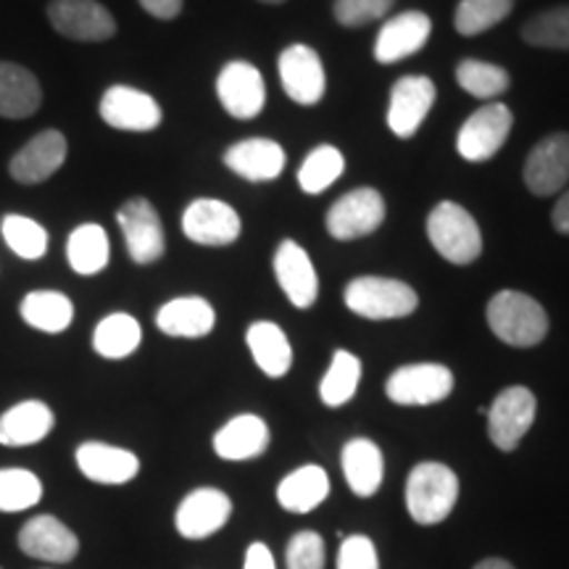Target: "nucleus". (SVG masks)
<instances>
[{"mask_svg":"<svg viewBox=\"0 0 569 569\" xmlns=\"http://www.w3.org/2000/svg\"><path fill=\"white\" fill-rule=\"evenodd\" d=\"M222 109L234 119H256L267 106V84L261 71L248 61H230L217 77Z\"/></svg>","mask_w":569,"mask_h":569,"instance_id":"nucleus-11","label":"nucleus"},{"mask_svg":"<svg viewBox=\"0 0 569 569\" xmlns=\"http://www.w3.org/2000/svg\"><path fill=\"white\" fill-rule=\"evenodd\" d=\"M48 19L67 40L106 42L117 34V21L98 0H51Z\"/></svg>","mask_w":569,"mask_h":569,"instance_id":"nucleus-9","label":"nucleus"},{"mask_svg":"<svg viewBox=\"0 0 569 569\" xmlns=\"http://www.w3.org/2000/svg\"><path fill=\"white\" fill-rule=\"evenodd\" d=\"M569 182V134L553 132L532 148L525 161V184L540 198L557 196Z\"/></svg>","mask_w":569,"mask_h":569,"instance_id":"nucleus-16","label":"nucleus"},{"mask_svg":"<svg viewBox=\"0 0 569 569\" xmlns=\"http://www.w3.org/2000/svg\"><path fill=\"white\" fill-rule=\"evenodd\" d=\"M459 498V478L440 461H422L407 480V509L417 525H438L451 515Z\"/></svg>","mask_w":569,"mask_h":569,"instance_id":"nucleus-2","label":"nucleus"},{"mask_svg":"<svg viewBox=\"0 0 569 569\" xmlns=\"http://www.w3.org/2000/svg\"><path fill=\"white\" fill-rule=\"evenodd\" d=\"M56 417L48 403L21 401L0 417V443L9 448L34 446L53 430Z\"/></svg>","mask_w":569,"mask_h":569,"instance_id":"nucleus-27","label":"nucleus"},{"mask_svg":"<svg viewBox=\"0 0 569 569\" xmlns=\"http://www.w3.org/2000/svg\"><path fill=\"white\" fill-rule=\"evenodd\" d=\"M338 569H380L375 543L367 536H348L338 549Z\"/></svg>","mask_w":569,"mask_h":569,"instance_id":"nucleus-43","label":"nucleus"},{"mask_svg":"<svg viewBox=\"0 0 569 569\" xmlns=\"http://www.w3.org/2000/svg\"><path fill=\"white\" fill-rule=\"evenodd\" d=\"M19 315L34 330L56 336V332L67 330L74 319V303L59 290H32L21 298Z\"/></svg>","mask_w":569,"mask_h":569,"instance_id":"nucleus-31","label":"nucleus"},{"mask_svg":"<svg viewBox=\"0 0 569 569\" xmlns=\"http://www.w3.org/2000/svg\"><path fill=\"white\" fill-rule=\"evenodd\" d=\"M69 153V142L59 130H46L19 148L9 163V172L21 184L46 182L63 167Z\"/></svg>","mask_w":569,"mask_h":569,"instance_id":"nucleus-18","label":"nucleus"},{"mask_svg":"<svg viewBox=\"0 0 569 569\" xmlns=\"http://www.w3.org/2000/svg\"><path fill=\"white\" fill-rule=\"evenodd\" d=\"M67 259L77 274L90 277L103 272L111 259L109 234H106L103 227L96 222L74 227L67 240Z\"/></svg>","mask_w":569,"mask_h":569,"instance_id":"nucleus-32","label":"nucleus"},{"mask_svg":"<svg viewBox=\"0 0 569 569\" xmlns=\"http://www.w3.org/2000/svg\"><path fill=\"white\" fill-rule=\"evenodd\" d=\"M232 515V501L219 488H198L177 507V532L188 540H203L219 532Z\"/></svg>","mask_w":569,"mask_h":569,"instance_id":"nucleus-17","label":"nucleus"},{"mask_svg":"<svg viewBox=\"0 0 569 569\" xmlns=\"http://www.w3.org/2000/svg\"><path fill=\"white\" fill-rule=\"evenodd\" d=\"M77 467L98 486H124L140 472V461L127 448L88 440L77 448Z\"/></svg>","mask_w":569,"mask_h":569,"instance_id":"nucleus-23","label":"nucleus"},{"mask_svg":"<svg viewBox=\"0 0 569 569\" xmlns=\"http://www.w3.org/2000/svg\"><path fill=\"white\" fill-rule=\"evenodd\" d=\"M0 232H3L6 246L24 261H38L48 253V230L30 217L9 213L0 222Z\"/></svg>","mask_w":569,"mask_h":569,"instance_id":"nucleus-36","label":"nucleus"},{"mask_svg":"<svg viewBox=\"0 0 569 569\" xmlns=\"http://www.w3.org/2000/svg\"><path fill=\"white\" fill-rule=\"evenodd\" d=\"M243 569H277L269 546L267 543H251V546H248Z\"/></svg>","mask_w":569,"mask_h":569,"instance_id":"nucleus-45","label":"nucleus"},{"mask_svg":"<svg viewBox=\"0 0 569 569\" xmlns=\"http://www.w3.org/2000/svg\"><path fill=\"white\" fill-rule=\"evenodd\" d=\"M277 71H280L282 90L288 92L293 103L315 106L325 98L327 77L322 59H319L315 48L301 46V42L284 48L280 59H277Z\"/></svg>","mask_w":569,"mask_h":569,"instance_id":"nucleus-13","label":"nucleus"},{"mask_svg":"<svg viewBox=\"0 0 569 569\" xmlns=\"http://www.w3.org/2000/svg\"><path fill=\"white\" fill-rule=\"evenodd\" d=\"M101 119L113 130L151 132L161 124L163 113L153 96L130 84H113L101 98Z\"/></svg>","mask_w":569,"mask_h":569,"instance_id":"nucleus-14","label":"nucleus"},{"mask_svg":"<svg viewBox=\"0 0 569 569\" xmlns=\"http://www.w3.org/2000/svg\"><path fill=\"white\" fill-rule=\"evenodd\" d=\"M551 222H553V230L561 234H569V190L567 193H561L557 206H553Z\"/></svg>","mask_w":569,"mask_h":569,"instance_id":"nucleus-46","label":"nucleus"},{"mask_svg":"<svg viewBox=\"0 0 569 569\" xmlns=\"http://www.w3.org/2000/svg\"><path fill=\"white\" fill-rule=\"evenodd\" d=\"M538 401L532 390L525 386H511L496 396V401L488 409V438L493 440L498 451H515L528 436V430L536 422Z\"/></svg>","mask_w":569,"mask_h":569,"instance_id":"nucleus-5","label":"nucleus"},{"mask_svg":"<svg viewBox=\"0 0 569 569\" xmlns=\"http://www.w3.org/2000/svg\"><path fill=\"white\" fill-rule=\"evenodd\" d=\"M42 498V482L30 469H0V511L32 509Z\"/></svg>","mask_w":569,"mask_h":569,"instance_id":"nucleus-40","label":"nucleus"},{"mask_svg":"<svg viewBox=\"0 0 569 569\" xmlns=\"http://www.w3.org/2000/svg\"><path fill=\"white\" fill-rule=\"evenodd\" d=\"M515 117H511L509 106L503 103H488L482 106L461 124L459 138H457V151L465 161L480 163L493 159L501 151L503 142H507Z\"/></svg>","mask_w":569,"mask_h":569,"instance_id":"nucleus-8","label":"nucleus"},{"mask_svg":"<svg viewBox=\"0 0 569 569\" xmlns=\"http://www.w3.org/2000/svg\"><path fill=\"white\" fill-rule=\"evenodd\" d=\"M156 325L169 338H206L217 325V311L201 296H182L161 306Z\"/></svg>","mask_w":569,"mask_h":569,"instance_id":"nucleus-24","label":"nucleus"},{"mask_svg":"<svg viewBox=\"0 0 569 569\" xmlns=\"http://www.w3.org/2000/svg\"><path fill=\"white\" fill-rule=\"evenodd\" d=\"M269 448V427L256 415H238L213 436V451L224 461H248Z\"/></svg>","mask_w":569,"mask_h":569,"instance_id":"nucleus-25","label":"nucleus"},{"mask_svg":"<svg viewBox=\"0 0 569 569\" xmlns=\"http://www.w3.org/2000/svg\"><path fill=\"white\" fill-rule=\"evenodd\" d=\"M427 238L446 261L467 267L480 259L482 232L465 206L440 201L427 217Z\"/></svg>","mask_w":569,"mask_h":569,"instance_id":"nucleus-3","label":"nucleus"},{"mask_svg":"<svg viewBox=\"0 0 569 569\" xmlns=\"http://www.w3.org/2000/svg\"><path fill=\"white\" fill-rule=\"evenodd\" d=\"M182 232L198 246L222 248L240 238L243 222L230 203L217 198H198L182 213Z\"/></svg>","mask_w":569,"mask_h":569,"instance_id":"nucleus-12","label":"nucleus"},{"mask_svg":"<svg viewBox=\"0 0 569 569\" xmlns=\"http://www.w3.org/2000/svg\"><path fill=\"white\" fill-rule=\"evenodd\" d=\"M246 343L251 348L253 361L267 377H284L293 367V348L280 325L253 322L246 332Z\"/></svg>","mask_w":569,"mask_h":569,"instance_id":"nucleus-30","label":"nucleus"},{"mask_svg":"<svg viewBox=\"0 0 569 569\" xmlns=\"http://www.w3.org/2000/svg\"><path fill=\"white\" fill-rule=\"evenodd\" d=\"M340 467H343L348 488L356 496L369 498L375 496L382 486V472H386V461H382V451L375 440L369 438H353L343 446L340 453Z\"/></svg>","mask_w":569,"mask_h":569,"instance_id":"nucleus-26","label":"nucleus"},{"mask_svg":"<svg viewBox=\"0 0 569 569\" xmlns=\"http://www.w3.org/2000/svg\"><path fill=\"white\" fill-rule=\"evenodd\" d=\"M432 34V21L422 11H403L390 17L375 40V59L398 63L422 51Z\"/></svg>","mask_w":569,"mask_h":569,"instance_id":"nucleus-19","label":"nucleus"},{"mask_svg":"<svg viewBox=\"0 0 569 569\" xmlns=\"http://www.w3.org/2000/svg\"><path fill=\"white\" fill-rule=\"evenodd\" d=\"M522 40L536 48L569 51V6L540 11L522 27Z\"/></svg>","mask_w":569,"mask_h":569,"instance_id":"nucleus-38","label":"nucleus"},{"mask_svg":"<svg viewBox=\"0 0 569 569\" xmlns=\"http://www.w3.org/2000/svg\"><path fill=\"white\" fill-rule=\"evenodd\" d=\"M259 3H269V6H280L284 0H259Z\"/></svg>","mask_w":569,"mask_h":569,"instance_id":"nucleus-48","label":"nucleus"},{"mask_svg":"<svg viewBox=\"0 0 569 569\" xmlns=\"http://www.w3.org/2000/svg\"><path fill=\"white\" fill-rule=\"evenodd\" d=\"M475 569H515L507 559H482L480 565H475Z\"/></svg>","mask_w":569,"mask_h":569,"instance_id":"nucleus-47","label":"nucleus"},{"mask_svg":"<svg viewBox=\"0 0 569 569\" xmlns=\"http://www.w3.org/2000/svg\"><path fill=\"white\" fill-rule=\"evenodd\" d=\"M386 222V201L375 188H356L327 211V232L336 240L367 238Z\"/></svg>","mask_w":569,"mask_h":569,"instance_id":"nucleus-10","label":"nucleus"},{"mask_svg":"<svg viewBox=\"0 0 569 569\" xmlns=\"http://www.w3.org/2000/svg\"><path fill=\"white\" fill-rule=\"evenodd\" d=\"M288 569H325V540L315 530H301L290 538L284 551Z\"/></svg>","mask_w":569,"mask_h":569,"instance_id":"nucleus-41","label":"nucleus"},{"mask_svg":"<svg viewBox=\"0 0 569 569\" xmlns=\"http://www.w3.org/2000/svg\"><path fill=\"white\" fill-rule=\"evenodd\" d=\"M140 6L161 21H172L182 13V0H140Z\"/></svg>","mask_w":569,"mask_h":569,"instance_id":"nucleus-44","label":"nucleus"},{"mask_svg":"<svg viewBox=\"0 0 569 569\" xmlns=\"http://www.w3.org/2000/svg\"><path fill=\"white\" fill-rule=\"evenodd\" d=\"M432 103H436V84L430 77L409 74L401 77L390 90V106H388V127L396 138H415L419 127L430 113Z\"/></svg>","mask_w":569,"mask_h":569,"instance_id":"nucleus-15","label":"nucleus"},{"mask_svg":"<svg viewBox=\"0 0 569 569\" xmlns=\"http://www.w3.org/2000/svg\"><path fill=\"white\" fill-rule=\"evenodd\" d=\"M346 172V159L336 146H319L306 156L298 169V184L303 193L319 196Z\"/></svg>","mask_w":569,"mask_h":569,"instance_id":"nucleus-35","label":"nucleus"},{"mask_svg":"<svg viewBox=\"0 0 569 569\" xmlns=\"http://www.w3.org/2000/svg\"><path fill=\"white\" fill-rule=\"evenodd\" d=\"M457 82L475 98H496L509 90V71L498 63L465 59L457 67Z\"/></svg>","mask_w":569,"mask_h":569,"instance_id":"nucleus-39","label":"nucleus"},{"mask_svg":"<svg viewBox=\"0 0 569 569\" xmlns=\"http://www.w3.org/2000/svg\"><path fill=\"white\" fill-rule=\"evenodd\" d=\"M117 222L124 234L127 253H130L134 264H153L167 251V234H163L161 217L148 198L124 201L122 209L117 211Z\"/></svg>","mask_w":569,"mask_h":569,"instance_id":"nucleus-6","label":"nucleus"},{"mask_svg":"<svg viewBox=\"0 0 569 569\" xmlns=\"http://www.w3.org/2000/svg\"><path fill=\"white\" fill-rule=\"evenodd\" d=\"M19 549L27 557L40 561H53V565H67L80 553V540L61 519L51 515L34 517L19 532Z\"/></svg>","mask_w":569,"mask_h":569,"instance_id":"nucleus-20","label":"nucleus"},{"mask_svg":"<svg viewBox=\"0 0 569 569\" xmlns=\"http://www.w3.org/2000/svg\"><path fill=\"white\" fill-rule=\"evenodd\" d=\"M42 88L38 77L19 63L0 61V117L27 119L40 109Z\"/></svg>","mask_w":569,"mask_h":569,"instance_id":"nucleus-28","label":"nucleus"},{"mask_svg":"<svg viewBox=\"0 0 569 569\" xmlns=\"http://www.w3.org/2000/svg\"><path fill=\"white\" fill-rule=\"evenodd\" d=\"M396 0H336L332 13H336L338 24L343 27H365L369 21L386 19V13L393 9Z\"/></svg>","mask_w":569,"mask_h":569,"instance_id":"nucleus-42","label":"nucleus"},{"mask_svg":"<svg viewBox=\"0 0 569 569\" xmlns=\"http://www.w3.org/2000/svg\"><path fill=\"white\" fill-rule=\"evenodd\" d=\"M361 380V361L356 359L351 351H340L332 353L330 369L319 382V398H322L325 407L338 409L343 403L351 401L356 396V388H359Z\"/></svg>","mask_w":569,"mask_h":569,"instance_id":"nucleus-34","label":"nucleus"},{"mask_svg":"<svg viewBox=\"0 0 569 569\" xmlns=\"http://www.w3.org/2000/svg\"><path fill=\"white\" fill-rule=\"evenodd\" d=\"M140 340V322L132 315H124V311L101 319L96 332H92V348L103 359H127V356L138 351Z\"/></svg>","mask_w":569,"mask_h":569,"instance_id":"nucleus-33","label":"nucleus"},{"mask_svg":"<svg viewBox=\"0 0 569 569\" xmlns=\"http://www.w3.org/2000/svg\"><path fill=\"white\" fill-rule=\"evenodd\" d=\"M488 325L498 340L515 348H532L549 336V315L536 298L519 290H501L486 309Z\"/></svg>","mask_w":569,"mask_h":569,"instance_id":"nucleus-1","label":"nucleus"},{"mask_svg":"<svg viewBox=\"0 0 569 569\" xmlns=\"http://www.w3.org/2000/svg\"><path fill=\"white\" fill-rule=\"evenodd\" d=\"M343 301L356 317L365 319H401L417 311L419 298L415 288L393 277H356L348 282Z\"/></svg>","mask_w":569,"mask_h":569,"instance_id":"nucleus-4","label":"nucleus"},{"mask_svg":"<svg viewBox=\"0 0 569 569\" xmlns=\"http://www.w3.org/2000/svg\"><path fill=\"white\" fill-rule=\"evenodd\" d=\"M453 390V372L443 365L398 367L388 377L386 393L398 407H432Z\"/></svg>","mask_w":569,"mask_h":569,"instance_id":"nucleus-7","label":"nucleus"},{"mask_svg":"<svg viewBox=\"0 0 569 569\" xmlns=\"http://www.w3.org/2000/svg\"><path fill=\"white\" fill-rule=\"evenodd\" d=\"M274 277L280 282L282 293L296 309H309L315 306L319 293V277L311 264L309 253L303 251L296 240H282L274 253Z\"/></svg>","mask_w":569,"mask_h":569,"instance_id":"nucleus-21","label":"nucleus"},{"mask_svg":"<svg viewBox=\"0 0 569 569\" xmlns=\"http://www.w3.org/2000/svg\"><path fill=\"white\" fill-rule=\"evenodd\" d=\"M330 493V478L322 467L306 465L290 472L280 486H277V501L284 511L293 515H309Z\"/></svg>","mask_w":569,"mask_h":569,"instance_id":"nucleus-29","label":"nucleus"},{"mask_svg":"<svg viewBox=\"0 0 569 569\" xmlns=\"http://www.w3.org/2000/svg\"><path fill=\"white\" fill-rule=\"evenodd\" d=\"M511 9H515V0H461L453 13V27L465 38H475V34L501 24Z\"/></svg>","mask_w":569,"mask_h":569,"instance_id":"nucleus-37","label":"nucleus"},{"mask_svg":"<svg viewBox=\"0 0 569 569\" xmlns=\"http://www.w3.org/2000/svg\"><path fill=\"white\" fill-rule=\"evenodd\" d=\"M284 161H288V156H284L282 146L269 138L240 140L224 153V167L248 182L277 180L282 174Z\"/></svg>","mask_w":569,"mask_h":569,"instance_id":"nucleus-22","label":"nucleus"}]
</instances>
